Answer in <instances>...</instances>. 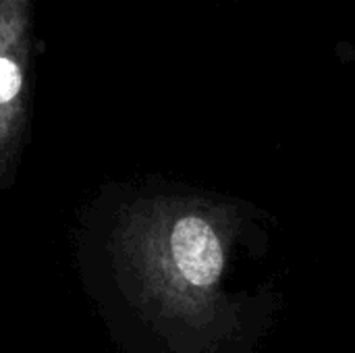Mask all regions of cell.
<instances>
[{"label":"cell","mask_w":355,"mask_h":353,"mask_svg":"<svg viewBox=\"0 0 355 353\" xmlns=\"http://www.w3.org/2000/svg\"><path fill=\"white\" fill-rule=\"evenodd\" d=\"M237 208L196 198L133 204L116 229V262L160 318L206 329L225 314L223 279Z\"/></svg>","instance_id":"1"},{"label":"cell","mask_w":355,"mask_h":353,"mask_svg":"<svg viewBox=\"0 0 355 353\" xmlns=\"http://www.w3.org/2000/svg\"><path fill=\"white\" fill-rule=\"evenodd\" d=\"M33 0H0V185L19 154L29 106Z\"/></svg>","instance_id":"2"}]
</instances>
